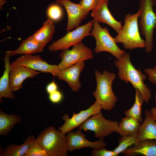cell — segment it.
<instances>
[{
	"label": "cell",
	"instance_id": "cell-26",
	"mask_svg": "<svg viewBox=\"0 0 156 156\" xmlns=\"http://www.w3.org/2000/svg\"><path fill=\"white\" fill-rule=\"evenodd\" d=\"M144 100L140 93L135 89V100L133 106L124 112L126 116L132 117L140 122L143 120L142 116V106Z\"/></svg>",
	"mask_w": 156,
	"mask_h": 156
},
{
	"label": "cell",
	"instance_id": "cell-24",
	"mask_svg": "<svg viewBox=\"0 0 156 156\" xmlns=\"http://www.w3.org/2000/svg\"><path fill=\"white\" fill-rule=\"evenodd\" d=\"M21 117L16 114H8L0 111V135H6L16 124L21 121Z\"/></svg>",
	"mask_w": 156,
	"mask_h": 156
},
{
	"label": "cell",
	"instance_id": "cell-17",
	"mask_svg": "<svg viewBox=\"0 0 156 156\" xmlns=\"http://www.w3.org/2000/svg\"><path fill=\"white\" fill-rule=\"evenodd\" d=\"M122 153L126 156H156V140H147L139 141Z\"/></svg>",
	"mask_w": 156,
	"mask_h": 156
},
{
	"label": "cell",
	"instance_id": "cell-6",
	"mask_svg": "<svg viewBox=\"0 0 156 156\" xmlns=\"http://www.w3.org/2000/svg\"><path fill=\"white\" fill-rule=\"evenodd\" d=\"M93 20V28L90 34L96 40L94 52L98 53L107 52L119 60L125 53V51L117 45L114 38L110 35L107 28L102 27L99 22L94 19Z\"/></svg>",
	"mask_w": 156,
	"mask_h": 156
},
{
	"label": "cell",
	"instance_id": "cell-20",
	"mask_svg": "<svg viewBox=\"0 0 156 156\" xmlns=\"http://www.w3.org/2000/svg\"><path fill=\"white\" fill-rule=\"evenodd\" d=\"M3 60L5 62V70L0 79V99L2 98L14 99L15 96L12 92L10 85V57L5 55Z\"/></svg>",
	"mask_w": 156,
	"mask_h": 156
},
{
	"label": "cell",
	"instance_id": "cell-8",
	"mask_svg": "<svg viewBox=\"0 0 156 156\" xmlns=\"http://www.w3.org/2000/svg\"><path fill=\"white\" fill-rule=\"evenodd\" d=\"M59 57L61 60L58 65L60 70L94 57L92 50L81 41L73 46L71 49L61 50Z\"/></svg>",
	"mask_w": 156,
	"mask_h": 156
},
{
	"label": "cell",
	"instance_id": "cell-32",
	"mask_svg": "<svg viewBox=\"0 0 156 156\" xmlns=\"http://www.w3.org/2000/svg\"><path fill=\"white\" fill-rule=\"evenodd\" d=\"M50 101L54 103H57L60 102L62 98V95L60 92L57 90L49 94Z\"/></svg>",
	"mask_w": 156,
	"mask_h": 156
},
{
	"label": "cell",
	"instance_id": "cell-13",
	"mask_svg": "<svg viewBox=\"0 0 156 156\" xmlns=\"http://www.w3.org/2000/svg\"><path fill=\"white\" fill-rule=\"evenodd\" d=\"M108 0H99L96 6L92 10L91 16L99 23L106 24L112 27L118 33L122 28L121 21L115 19L108 7Z\"/></svg>",
	"mask_w": 156,
	"mask_h": 156
},
{
	"label": "cell",
	"instance_id": "cell-5",
	"mask_svg": "<svg viewBox=\"0 0 156 156\" xmlns=\"http://www.w3.org/2000/svg\"><path fill=\"white\" fill-rule=\"evenodd\" d=\"M47 156H67L66 135L53 127L46 128L36 138Z\"/></svg>",
	"mask_w": 156,
	"mask_h": 156
},
{
	"label": "cell",
	"instance_id": "cell-1",
	"mask_svg": "<svg viewBox=\"0 0 156 156\" xmlns=\"http://www.w3.org/2000/svg\"><path fill=\"white\" fill-rule=\"evenodd\" d=\"M114 63L118 69L119 79L127 83H130L139 91L144 102L148 103L151 97V93L144 83L147 77L140 69L135 68L131 61L129 53H125L121 58L115 60Z\"/></svg>",
	"mask_w": 156,
	"mask_h": 156
},
{
	"label": "cell",
	"instance_id": "cell-30",
	"mask_svg": "<svg viewBox=\"0 0 156 156\" xmlns=\"http://www.w3.org/2000/svg\"><path fill=\"white\" fill-rule=\"evenodd\" d=\"M91 155L92 156H116L113 150H108L104 148L94 149L91 152Z\"/></svg>",
	"mask_w": 156,
	"mask_h": 156
},
{
	"label": "cell",
	"instance_id": "cell-7",
	"mask_svg": "<svg viewBox=\"0 0 156 156\" xmlns=\"http://www.w3.org/2000/svg\"><path fill=\"white\" fill-rule=\"evenodd\" d=\"M119 122L105 118L101 112L94 114L78 127L81 130L94 132L95 137L103 139L114 132L117 133Z\"/></svg>",
	"mask_w": 156,
	"mask_h": 156
},
{
	"label": "cell",
	"instance_id": "cell-31",
	"mask_svg": "<svg viewBox=\"0 0 156 156\" xmlns=\"http://www.w3.org/2000/svg\"><path fill=\"white\" fill-rule=\"evenodd\" d=\"M144 72L147 75L149 81L154 84H156V69L146 68Z\"/></svg>",
	"mask_w": 156,
	"mask_h": 156
},
{
	"label": "cell",
	"instance_id": "cell-2",
	"mask_svg": "<svg viewBox=\"0 0 156 156\" xmlns=\"http://www.w3.org/2000/svg\"><path fill=\"white\" fill-rule=\"evenodd\" d=\"M95 76L96 85L93 95L96 99L95 101L104 110L111 111L115 106L117 101V98L114 94L112 88L116 75L106 70L101 73L96 70Z\"/></svg>",
	"mask_w": 156,
	"mask_h": 156
},
{
	"label": "cell",
	"instance_id": "cell-34",
	"mask_svg": "<svg viewBox=\"0 0 156 156\" xmlns=\"http://www.w3.org/2000/svg\"><path fill=\"white\" fill-rule=\"evenodd\" d=\"M155 107H152L149 111L154 119L156 121V92L155 94Z\"/></svg>",
	"mask_w": 156,
	"mask_h": 156
},
{
	"label": "cell",
	"instance_id": "cell-22",
	"mask_svg": "<svg viewBox=\"0 0 156 156\" xmlns=\"http://www.w3.org/2000/svg\"><path fill=\"white\" fill-rule=\"evenodd\" d=\"M32 135L29 136L25 142L21 145L11 144L1 153V156H24L31 144L36 140Z\"/></svg>",
	"mask_w": 156,
	"mask_h": 156
},
{
	"label": "cell",
	"instance_id": "cell-28",
	"mask_svg": "<svg viewBox=\"0 0 156 156\" xmlns=\"http://www.w3.org/2000/svg\"><path fill=\"white\" fill-rule=\"evenodd\" d=\"M24 156H47L36 139L30 145Z\"/></svg>",
	"mask_w": 156,
	"mask_h": 156
},
{
	"label": "cell",
	"instance_id": "cell-14",
	"mask_svg": "<svg viewBox=\"0 0 156 156\" xmlns=\"http://www.w3.org/2000/svg\"><path fill=\"white\" fill-rule=\"evenodd\" d=\"M56 3L63 6L65 9L68 16L66 28L67 31L78 27L87 15L79 4L74 3L70 0H55Z\"/></svg>",
	"mask_w": 156,
	"mask_h": 156
},
{
	"label": "cell",
	"instance_id": "cell-4",
	"mask_svg": "<svg viewBox=\"0 0 156 156\" xmlns=\"http://www.w3.org/2000/svg\"><path fill=\"white\" fill-rule=\"evenodd\" d=\"M139 1V25L141 34L145 38V51L149 53L153 48V33L156 28V14L153 9L156 0Z\"/></svg>",
	"mask_w": 156,
	"mask_h": 156
},
{
	"label": "cell",
	"instance_id": "cell-9",
	"mask_svg": "<svg viewBox=\"0 0 156 156\" xmlns=\"http://www.w3.org/2000/svg\"><path fill=\"white\" fill-rule=\"evenodd\" d=\"M93 20L87 23L77 27L74 30L68 31L63 37L53 42L48 47L51 52L68 49L81 42L85 37L91 35L90 32L93 28Z\"/></svg>",
	"mask_w": 156,
	"mask_h": 156
},
{
	"label": "cell",
	"instance_id": "cell-3",
	"mask_svg": "<svg viewBox=\"0 0 156 156\" xmlns=\"http://www.w3.org/2000/svg\"><path fill=\"white\" fill-rule=\"evenodd\" d=\"M139 14L138 10L134 14H126L122 29L114 38L116 43H122L125 49L133 50L145 47V40L141 37L139 30Z\"/></svg>",
	"mask_w": 156,
	"mask_h": 156
},
{
	"label": "cell",
	"instance_id": "cell-16",
	"mask_svg": "<svg viewBox=\"0 0 156 156\" xmlns=\"http://www.w3.org/2000/svg\"><path fill=\"white\" fill-rule=\"evenodd\" d=\"M84 62H79L61 70L57 77L66 82L73 91L78 92L81 86L80 75L85 67Z\"/></svg>",
	"mask_w": 156,
	"mask_h": 156
},
{
	"label": "cell",
	"instance_id": "cell-15",
	"mask_svg": "<svg viewBox=\"0 0 156 156\" xmlns=\"http://www.w3.org/2000/svg\"><path fill=\"white\" fill-rule=\"evenodd\" d=\"M41 72L18 65L11 64L10 74V85L12 92L22 87L23 81L28 78H33Z\"/></svg>",
	"mask_w": 156,
	"mask_h": 156
},
{
	"label": "cell",
	"instance_id": "cell-10",
	"mask_svg": "<svg viewBox=\"0 0 156 156\" xmlns=\"http://www.w3.org/2000/svg\"><path fill=\"white\" fill-rule=\"evenodd\" d=\"M11 64L49 73L57 77L60 71L58 65L48 64L38 55L25 54L16 59Z\"/></svg>",
	"mask_w": 156,
	"mask_h": 156
},
{
	"label": "cell",
	"instance_id": "cell-35",
	"mask_svg": "<svg viewBox=\"0 0 156 156\" xmlns=\"http://www.w3.org/2000/svg\"><path fill=\"white\" fill-rule=\"evenodd\" d=\"M154 68L156 69V65L154 67Z\"/></svg>",
	"mask_w": 156,
	"mask_h": 156
},
{
	"label": "cell",
	"instance_id": "cell-33",
	"mask_svg": "<svg viewBox=\"0 0 156 156\" xmlns=\"http://www.w3.org/2000/svg\"><path fill=\"white\" fill-rule=\"evenodd\" d=\"M57 86L54 81L48 84L46 88L47 92L49 94L57 90Z\"/></svg>",
	"mask_w": 156,
	"mask_h": 156
},
{
	"label": "cell",
	"instance_id": "cell-25",
	"mask_svg": "<svg viewBox=\"0 0 156 156\" xmlns=\"http://www.w3.org/2000/svg\"><path fill=\"white\" fill-rule=\"evenodd\" d=\"M138 131L130 135L121 136L118 139V145L113 150L116 156L122 153L138 142Z\"/></svg>",
	"mask_w": 156,
	"mask_h": 156
},
{
	"label": "cell",
	"instance_id": "cell-12",
	"mask_svg": "<svg viewBox=\"0 0 156 156\" xmlns=\"http://www.w3.org/2000/svg\"><path fill=\"white\" fill-rule=\"evenodd\" d=\"M86 135L78 129L75 132L70 131L66 135V145L68 151H73L84 148L89 147L94 149L102 148L107 145L103 139L92 142L86 138Z\"/></svg>",
	"mask_w": 156,
	"mask_h": 156
},
{
	"label": "cell",
	"instance_id": "cell-29",
	"mask_svg": "<svg viewBox=\"0 0 156 156\" xmlns=\"http://www.w3.org/2000/svg\"><path fill=\"white\" fill-rule=\"evenodd\" d=\"M99 0H81L79 4L85 13L88 15L89 12L96 5Z\"/></svg>",
	"mask_w": 156,
	"mask_h": 156
},
{
	"label": "cell",
	"instance_id": "cell-11",
	"mask_svg": "<svg viewBox=\"0 0 156 156\" xmlns=\"http://www.w3.org/2000/svg\"><path fill=\"white\" fill-rule=\"evenodd\" d=\"M102 109L101 106L95 101L89 108L81 111L77 114H73L70 118L68 114L65 113L62 118L65 122L59 128L58 130L66 134L68 132L78 127L92 116L101 112Z\"/></svg>",
	"mask_w": 156,
	"mask_h": 156
},
{
	"label": "cell",
	"instance_id": "cell-18",
	"mask_svg": "<svg viewBox=\"0 0 156 156\" xmlns=\"http://www.w3.org/2000/svg\"><path fill=\"white\" fill-rule=\"evenodd\" d=\"M46 44L36 40L33 35L23 40L16 50L7 51L5 55L10 57L17 54H31L42 51Z\"/></svg>",
	"mask_w": 156,
	"mask_h": 156
},
{
	"label": "cell",
	"instance_id": "cell-36",
	"mask_svg": "<svg viewBox=\"0 0 156 156\" xmlns=\"http://www.w3.org/2000/svg\"><path fill=\"white\" fill-rule=\"evenodd\" d=\"M155 12H156V8L155 9Z\"/></svg>",
	"mask_w": 156,
	"mask_h": 156
},
{
	"label": "cell",
	"instance_id": "cell-27",
	"mask_svg": "<svg viewBox=\"0 0 156 156\" xmlns=\"http://www.w3.org/2000/svg\"><path fill=\"white\" fill-rule=\"evenodd\" d=\"M47 15L49 19L53 21H57L62 17L63 12L60 6L57 3H53L48 7Z\"/></svg>",
	"mask_w": 156,
	"mask_h": 156
},
{
	"label": "cell",
	"instance_id": "cell-19",
	"mask_svg": "<svg viewBox=\"0 0 156 156\" xmlns=\"http://www.w3.org/2000/svg\"><path fill=\"white\" fill-rule=\"evenodd\" d=\"M144 114L145 120L138 130V141L147 140H156V121L148 109L145 110Z\"/></svg>",
	"mask_w": 156,
	"mask_h": 156
},
{
	"label": "cell",
	"instance_id": "cell-23",
	"mask_svg": "<svg viewBox=\"0 0 156 156\" xmlns=\"http://www.w3.org/2000/svg\"><path fill=\"white\" fill-rule=\"evenodd\" d=\"M140 122L129 116L122 118L119 122L117 133L121 136L132 134L138 131Z\"/></svg>",
	"mask_w": 156,
	"mask_h": 156
},
{
	"label": "cell",
	"instance_id": "cell-21",
	"mask_svg": "<svg viewBox=\"0 0 156 156\" xmlns=\"http://www.w3.org/2000/svg\"><path fill=\"white\" fill-rule=\"evenodd\" d=\"M55 30L53 21L49 19L44 23L41 27L36 31L33 35L36 40L47 44L51 40Z\"/></svg>",
	"mask_w": 156,
	"mask_h": 156
}]
</instances>
